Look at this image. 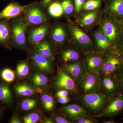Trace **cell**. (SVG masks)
<instances>
[{
  "label": "cell",
  "mask_w": 123,
  "mask_h": 123,
  "mask_svg": "<svg viewBox=\"0 0 123 123\" xmlns=\"http://www.w3.org/2000/svg\"><path fill=\"white\" fill-rule=\"evenodd\" d=\"M38 53L52 61L55 59L53 49L50 44L46 40L42 41L37 45Z\"/></svg>",
  "instance_id": "603a6c76"
},
{
  "label": "cell",
  "mask_w": 123,
  "mask_h": 123,
  "mask_svg": "<svg viewBox=\"0 0 123 123\" xmlns=\"http://www.w3.org/2000/svg\"><path fill=\"white\" fill-rule=\"evenodd\" d=\"M12 41L18 47H24L26 44V34L27 24L23 19L18 18L14 20L11 25Z\"/></svg>",
  "instance_id": "ba28073f"
},
{
  "label": "cell",
  "mask_w": 123,
  "mask_h": 123,
  "mask_svg": "<svg viewBox=\"0 0 123 123\" xmlns=\"http://www.w3.org/2000/svg\"><path fill=\"white\" fill-rule=\"evenodd\" d=\"M50 38L53 44L59 47L70 42V33L67 25L60 23L55 24L51 31Z\"/></svg>",
  "instance_id": "8fae6325"
},
{
  "label": "cell",
  "mask_w": 123,
  "mask_h": 123,
  "mask_svg": "<svg viewBox=\"0 0 123 123\" xmlns=\"http://www.w3.org/2000/svg\"><path fill=\"white\" fill-rule=\"evenodd\" d=\"M104 0H102V1H104Z\"/></svg>",
  "instance_id": "7dc6e473"
},
{
  "label": "cell",
  "mask_w": 123,
  "mask_h": 123,
  "mask_svg": "<svg viewBox=\"0 0 123 123\" xmlns=\"http://www.w3.org/2000/svg\"><path fill=\"white\" fill-rule=\"evenodd\" d=\"M24 13V19L27 24L40 25L47 21L46 15L42 9L36 3L29 5Z\"/></svg>",
  "instance_id": "52a82bcc"
},
{
  "label": "cell",
  "mask_w": 123,
  "mask_h": 123,
  "mask_svg": "<svg viewBox=\"0 0 123 123\" xmlns=\"http://www.w3.org/2000/svg\"><path fill=\"white\" fill-rule=\"evenodd\" d=\"M49 13L52 17L58 18L64 14L61 2L55 1L49 6L48 9Z\"/></svg>",
  "instance_id": "d4e9b609"
},
{
  "label": "cell",
  "mask_w": 123,
  "mask_h": 123,
  "mask_svg": "<svg viewBox=\"0 0 123 123\" xmlns=\"http://www.w3.org/2000/svg\"><path fill=\"white\" fill-rule=\"evenodd\" d=\"M120 93L123 94V69L117 75Z\"/></svg>",
  "instance_id": "8d00e7d4"
},
{
  "label": "cell",
  "mask_w": 123,
  "mask_h": 123,
  "mask_svg": "<svg viewBox=\"0 0 123 123\" xmlns=\"http://www.w3.org/2000/svg\"><path fill=\"white\" fill-rule=\"evenodd\" d=\"M68 92V91L65 90H60L56 94V97L57 98L68 97L69 95Z\"/></svg>",
  "instance_id": "f35d334b"
},
{
  "label": "cell",
  "mask_w": 123,
  "mask_h": 123,
  "mask_svg": "<svg viewBox=\"0 0 123 123\" xmlns=\"http://www.w3.org/2000/svg\"><path fill=\"white\" fill-rule=\"evenodd\" d=\"M62 111L65 115L74 121L89 115V113L86 110L77 104H69L64 106L62 108Z\"/></svg>",
  "instance_id": "d6986e66"
},
{
  "label": "cell",
  "mask_w": 123,
  "mask_h": 123,
  "mask_svg": "<svg viewBox=\"0 0 123 123\" xmlns=\"http://www.w3.org/2000/svg\"><path fill=\"white\" fill-rule=\"evenodd\" d=\"M55 85L57 89H63L72 92H77V88L76 83L65 72L59 70L55 82Z\"/></svg>",
  "instance_id": "5bb4252c"
},
{
  "label": "cell",
  "mask_w": 123,
  "mask_h": 123,
  "mask_svg": "<svg viewBox=\"0 0 123 123\" xmlns=\"http://www.w3.org/2000/svg\"><path fill=\"white\" fill-rule=\"evenodd\" d=\"M102 13V10L101 9L94 11H82L76 15L74 22L81 29L89 32L95 27L98 26Z\"/></svg>",
  "instance_id": "5b68a950"
},
{
  "label": "cell",
  "mask_w": 123,
  "mask_h": 123,
  "mask_svg": "<svg viewBox=\"0 0 123 123\" xmlns=\"http://www.w3.org/2000/svg\"><path fill=\"white\" fill-rule=\"evenodd\" d=\"M63 68L65 72L76 83H78L82 77L87 72L83 60L73 63L64 64Z\"/></svg>",
  "instance_id": "2e32d148"
},
{
  "label": "cell",
  "mask_w": 123,
  "mask_h": 123,
  "mask_svg": "<svg viewBox=\"0 0 123 123\" xmlns=\"http://www.w3.org/2000/svg\"><path fill=\"white\" fill-rule=\"evenodd\" d=\"M71 99L68 97H61L58 98L57 99V101L59 103L62 104H66L68 103L70 101Z\"/></svg>",
  "instance_id": "60d3db41"
},
{
  "label": "cell",
  "mask_w": 123,
  "mask_h": 123,
  "mask_svg": "<svg viewBox=\"0 0 123 123\" xmlns=\"http://www.w3.org/2000/svg\"><path fill=\"white\" fill-rule=\"evenodd\" d=\"M61 4L65 14L75 18L76 13L74 0H62Z\"/></svg>",
  "instance_id": "484cf974"
},
{
  "label": "cell",
  "mask_w": 123,
  "mask_h": 123,
  "mask_svg": "<svg viewBox=\"0 0 123 123\" xmlns=\"http://www.w3.org/2000/svg\"><path fill=\"white\" fill-rule=\"evenodd\" d=\"M29 68L28 64L23 62L18 65L17 68V73L18 77H24L29 74Z\"/></svg>",
  "instance_id": "1f68e13d"
},
{
  "label": "cell",
  "mask_w": 123,
  "mask_h": 123,
  "mask_svg": "<svg viewBox=\"0 0 123 123\" xmlns=\"http://www.w3.org/2000/svg\"><path fill=\"white\" fill-rule=\"evenodd\" d=\"M33 64L39 70L42 72L51 73L52 72V60L44 57L39 53H35L31 56Z\"/></svg>",
  "instance_id": "ffe728a7"
},
{
  "label": "cell",
  "mask_w": 123,
  "mask_h": 123,
  "mask_svg": "<svg viewBox=\"0 0 123 123\" xmlns=\"http://www.w3.org/2000/svg\"><path fill=\"white\" fill-rule=\"evenodd\" d=\"M123 112V94L120 93L112 98L102 112V115L112 117Z\"/></svg>",
  "instance_id": "9a60e30c"
},
{
  "label": "cell",
  "mask_w": 123,
  "mask_h": 123,
  "mask_svg": "<svg viewBox=\"0 0 123 123\" xmlns=\"http://www.w3.org/2000/svg\"><path fill=\"white\" fill-rule=\"evenodd\" d=\"M31 80L35 85L38 87H40L46 85L47 84L48 79L44 74L40 73H36L31 77Z\"/></svg>",
  "instance_id": "f1b7e54d"
},
{
  "label": "cell",
  "mask_w": 123,
  "mask_h": 123,
  "mask_svg": "<svg viewBox=\"0 0 123 123\" xmlns=\"http://www.w3.org/2000/svg\"><path fill=\"white\" fill-rule=\"evenodd\" d=\"M86 1V0H74L76 10V15L81 12L82 6Z\"/></svg>",
  "instance_id": "d590c367"
},
{
  "label": "cell",
  "mask_w": 123,
  "mask_h": 123,
  "mask_svg": "<svg viewBox=\"0 0 123 123\" xmlns=\"http://www.w3.org/2000/svg\"><path fill=\"white\" fill-rule=\"evenodd\" d=\"M94 43L95 51L105 55L112 50H115L106 36L98 26L90 33Z\"/></svg>",
  "instance_id": "9c48e42d"
},
{
  "label": "cell",
  "mask_w": 123,
  "mask_h": 123,
  "mask_svg": "<svg viewBox=\"0 0 123 123\" xmlns=\"http://www.w3.org/2000/svg\"><path fill=\"white\" fill-rule=\"evenodd\" d=\"M104 123H117V122L114 120H109L105 121Z\"/></svg>",
  "instance_id": "f6af8a7d"
},
{
  "label": "cell",
  "mask_w": 123,
  "mask_h": 123,
  "mask_svg": "<svg viewBox=\"0 0 123 123\" xmlns=\"http://www.w3.org/2000/svg\"><path fill=\"white\" fill-rule=\"evenodd\" d=\"M0 76L3 80L8 83L13 82L15 78L14 72L11 69L9 68L3 69L1 72Z\"/></svg>",
  "instance_id": "4dcf8cb0"
},
{
  "label": "cell",
  "mask_w": 123,
  "mask_h": 123,
  "mask_svg": "<svg viewBox=\"0 0 123 123\" xmlns=\"http://www.w3.org/2000/svg\"><path fill=\"white\" fill-rule=\"evenodd\" d=\"M10 123H21V121L19 119L16 117H13L11 119L10 121Z\"/></svg>",
  "instance_id": "b9f144b4"
},
{
  "label": "cell",
  "mask_w": 123,
  "mask_h": 123,
  "mask_svg": "<svg viewBox=\"0 0 123 123\" xmlns=\"http://www.w3.org/2000/svg\"><path fill=\"white\" fill-rule=\"evenodd\" d=\"M102 0H86L81 11H91L100 9Z\"/></svg>",
  "instance_id": "83f0119b"
},
{
  "label": "cell",
  "mask_w": 123,
  "mask_h": 123,
  "mask_svg": "<svg viewBox=\"0 0 123 123\" xmlns=\"http://www.w3.org/2000/svg\"><path fill=\"white\" fill-rule=\"evenodd\" d=\"M101 75L100 90L102 93L111 98L120 93L117 75Z\"/></svg>",
  "instance_id": "30bf717a"
},
{
  "label": "cell",
  "mask_w": 123,
  "mask_h": 123,
  "mask_svg": "<svg viewBox=\"0 0 123 123\" xmlns=\"http://www.w3.org/2000/svg\"><path fill=\"white\" fill-rule=\"evenodd\" d=\"M103 11L123 24V0H104Z\"/></svg>",
  "instance_id": "4fadbf2b"
},
{
  "label": "cell",
  "mask_w": 123,
  "mask_h": 123,
  "mask_svg": "<svg viewBox=\"0 0 123 123\" xmlns=\"http://www.w3.org/2000/svg\"><path fill=\"white\" fill-rule=\"evenodd\" d=\"M44 123H53L54 122L50 119H46L44 121Z\"/></svg>",
  "instance_id": "ee69618b"
},
{
  "label": "cell",
  "mask_w": 123,
  "mask_h": 123,
  "mask_svg": "<svg viewBox=\"0 0 123 123\" xmlns=\"http://www.w3.org/2000/svg\"><path fill=\"white\" fill-rule=\"evenodd\" d=\"M55 122L57 123H70V121L63 117L57 116L55 118Z\"/></svg>",
  "instance_id": "ab89813d"
},
{
  "label": "cell",
  "mask_w": 123,
  "mask_h": 123,
  "mask_svg": "<svg viewBox=\"0 0 123 123\" xmlns=\"http://www.w3.org/2000/svg\"><path fill=\"white\" fill-rule=\"evenodd\" d=\"M52 0H43V4L44 7L47 6L51 1Z\"/></svg>",
  "instance_id": "7bdbcfd3"
},
{
  "label": "cell",
  "mask_w": 123,
  "mask_h": 123,
  "mask_svg": "<svg viewBox=\"0 0 123 123\" xmlns=\"http://www.w3.org/2000/svg\"><path fill=\"white\" fill-rule=\"evenodd\" d=\"M71 43V46L64 49L61 53L60 59L64 64L73 63L83 60V53Z\"/></svg>",
  "instance_id": "ac0fdd59"
},
{
  "label": "cell",
  "mask_w": 123,
  "mask_h": 123,
  "mask_svg": "<svg viewBox=\"0 0 123 123\" xmlns=\"http://www.w3.org/2000/svg\"><path fill=\"white\" fill-rule=\"evenodd\" d=\"M66 25L70 33V42L83 54L95 51L94 43L89 32L81 29L69 18Z\"/></svg>",
  "instance_id": "6da1fadb"
},
{
  "label": "cell",
  "mask_w": 123,
  "mask_h": 123,
  "mask_svg": "<svg viewBox=\"0 0 123 123\" xmlns=\"http://www.w3.org/2000/svg\"><path fill=\"white\" fill-rule=\"evenodd\" d=\"M76 123H94L96 121L93 119L91 118L89 116L84 117L75 120Z\"/></svg>",
  "instance_id": "74e56055"
},
{
  "label": "cell",
  "mask_w": 123,
  "mask_h": 123,
  "mask_svg": "<svg viewBox=\"0 0 123 123\" xmlns=\"http://www.w3.org/2000/svg\"><path fill=\"white\" fill-rule=\"evenodd\" d=\"M1 114V111L0 108V116Z\"/></svg>",
  "instance_id": "bcb514c9"
},
{
  "label": "cell",
  "mask_w": 123,
  "mask_h": 123,
  "mask_svg": "<svg viewBox=\"0 0 123 123\" xmlns=\"http://www.w3.org/2000/svg\"><path fill=\"white\" fill-rule=\"evenodd\" d=\"M39 116L36 113H32L26 116L23 118L25 123H35L38 121Z\"/></svg>",
  "instance_id": "836d02e7"
},
{
  "label": "cell",
  "mask_w": 123,
  "mask_h": 123,
  "mask_svg": "<svg viewBox=\"0 0 123 123\" xmlns=\"http://www.w3.org/2000/svg\"><path fill=\"white\" fill-rule=\"evenodd\" d=\"M123 69V56L116 50L105 56L100 74L102 75H116Z\"/></svg>",
  "instance_id": "277c9868"
},
{
  "label": "cell",
  "mask_w": 123,
  "mask_h": 123,
  "mask_svg": "<svg viewBox=\"0 0 123 123\" xmlns=\"http://www.w3.org/2000/svg\"><path fill=\"white\" fill-rule=\"evenodd\" d=\"M11 90L8 85L0 83V101L6 104H10L12 101Z\"/></svg>",
  "instance_id": "cb8c5ba5"
},
{
  "label": "cell",
  "mask_w": 123,
  "mask_h": 123,
  "mask_svg": "<svg viewBox=\"0 0 123 123\" xmlns=\"http://www.w3.org/2000/svg\"><path fill=\"white\" fill-rule=\"evenodd\" d=\"M113 98L102 92L85 94L81 98V103L88 110L95 114L102 112Z\"/></svg>",
  "instance_id": "3957f363"
},
{
  "label": "cell",
  "mask_w": 123,
  "mask_h": 123,
  "mask_svg": "<svg viewBox=\"0 0 123 123\" xmlns=\"http://www.w3.org/2000/svg\"><path fill=\"white\" fill-rule=\"evenodd\" d=\"M104 57V55L95 51L84 54L83 61L87 72H96L100 73Z\"/></svg>",
  "instance_id": "7c38bea8"
},
{
  "label": "cell",
  "mask_w": 123,
  "mask_h": 123,
  "mask_svg": "<svg viewBox=\"0 0 123 123\" xmlns=\"http://www.w3.org/2000/svg\"><path fill=\"white\" fill-rule=\"evenodd\" d=\"M12 40L11 24L9 19L0 20V44L9 48Z\"/></svg>",
  "instance_id": "44dd1931"
},
{
  "label": "cell",
  "mask_w": 123,
  "mask_h": 123,
  "mask_svg": "<svg viewBox=\"0 0 123 123\" xmlns=\"http://www.w3.org/2000/svg\"><path fill=\"white\" fill-rule=\"evenodd\" d=\"M116 50L123 56V24L121 33L117 43Z\"/></svg>",
  "instance_id": "e575fe53"
},
{
  "label": "cell",
  "mask_w": 123,
  "mask_h": 123,
  "mask_svg": "<svg viewBox=\"0 0 123 123\" xmlns=\"http://www.w3.org/2000/svg\"><path fill=\"white\" fill-rule=\"evenodd\" d=\"M16 93L21 96L30 97L35 93V90L29 85L21 84L16 86L15 88Z\"/></svg>",
  "instance_id": "4316f807"
},
{
  "label": "cell",
  "mask_w": 123,
  "mask_h": 123,
  "mask_svg": "<svg viewBox=\"0 0 123 123\" xmlns=\"http://www.w3.org/2000/svg\"><path fill=\"white\" fill-rule=\"evenodd\" d=\"M37 105L36 100L32 98L24 99L22 102L21 107L23 110L28 111L34 109Z\"/></svg>",
  "instance_id": "d6a6232c"
},
{
  "label": "cell",
  "mask_w": 123,
  "mask_h": 123,
  "mask_svg": "<svg viewBox=\"0 0 123 123\" xmlns=\"http://www.w3.org/2000/svg\"><path fill=\"white\" fill-rule=\"evenodd\" d=\"M101 75L96 72H86L78 84L85 94L98 92L100 91Z\"/></svg>",
  "instance_id": "8992f818"
},
{
  "label": "cell",
  "mask_w": 123,
  "mask_h": 123,
  "mask_svg": "<svg viewBox=\"0 0 123 123\" xmlns=\"http://www.w3.org/2000/svg\"><path fill=\"white\" fill-rule=\"evenodd\" d=\"M20 5L17 2L9 3L0 12V20L3 19H10L17 17L24 12L29 5Z\"/></svg>",
  "instance_id": "e0dca14e"
},
{
  "label": "cell",
  "mask_w": 123,
  "mask_h": 123,
  "mask_svg": "<svg viewBox=\"0 0 123 123\" xmlns=\"http://www.w3.org/2000/svg\"><path fill=\"white\" fill-rule=\"evenodd\" d=\"M49 27L43 24L38 27L33 29L29 33V39L32 44L37 45L43 41L48 33Z\"/></svg>",
  "instance_id": "7402d4cb"
},
{
  "label": "cell",
  "mask_w": 123,
  "mask_h": 123,
  "mask_svg": "<svg viewBox=\"0 0 123 123\" xmlns=\"http://www.w3.org/2000/svg\"><path fill=\"white\" fill-rule=\"evenodd\" d=\"M41 99L43 107L48 111H52L55 107V102L53 98L47 94L42 95Z\"/></svg>",
  "instance_id": "f546056e"
},
{
  "label": "cell",
  "mask_w": 123,
  "mask_h": 123,
  "mask_svg": "<svg viewBox=\"0 0 123 123\" xmlns=\"http://www.w3.org/2000/svg\"><path fill=\"white\" fill-rule=\"evenodd\" d=\"M123 24L112 16L103 11L102 17L98 26L106 36L115 50L122 30Z\"/></svg>",
  "instance_id": "7a4b0ae2"
}]
</instances>
